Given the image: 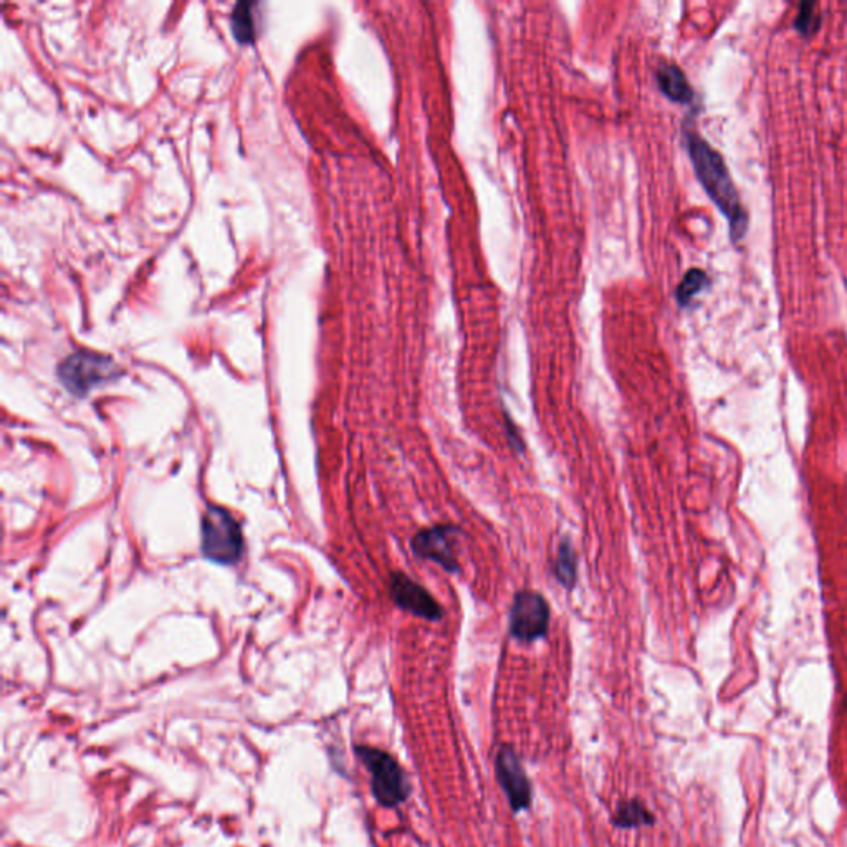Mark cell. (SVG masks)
I'll return each instance as SVG.
<instances>
[{"instance_id": "obj_8", "label": "cell", "mask_w": 847, "mask_h": 847, "mask_svg": "<svg viewBox=\"0 0 847 847\" xmlns=\"http://www.w3.org/2000/svg\"><path fill=\"white\" fill-rule=\"evenodd\" d=\"M454 528L434 527L422 530L412 540L414 553L426 560L436 561L444 570L454 573L457 571V560H455L449 543V532Z\"/></svg>"}, {"instance_id": "obj_1", "label": "cell", "mask_w": 847, "mask_h": 847, "mask_svg": "<svg viewBox=\"0 0 847 847\" xmlns=\"http://www.w3.org/2000/svg\"><path fill=\"white\" fill-rule=\"evenodd\" d=\"M687 149L697 178L718 209L727 217L733 242H738L747 232L748 216L722 156L695 133H687Z\"/></svg>"}, {"instance_id": "obj_7", "label": "cell", "mask_w": 847, "mask_h": 847, "mask_svg": "<svg viewBox=\"0 0 847 847\" xmlns=\"http://www.w3.org/2000/svg\"><path fill=\"white\" fill-rule=\"evenodd\" d=\"M497 776L512 808L515 811L527 808L532 800V791H530V783L523 771L522 763L512 748H502L498 753Z\"/></svg>"}, {"instance_id": "obj_3", "label": "cell", "mask_w": 847, "mask_h": 847, "mask_svg": "<svg viewBox=\"0 0 847 847\" xmlns=\"http://www.w3.org/2000/svg\"><path fill=\"white\" fill-rule=\"evenodd\" d=\"M356 753L371 773V788L379 803L391 808L406 800L409 785L398 761L373 747H356Z\"/></svg>"}, {"instance_id": "obj_14", "label": "cell", "mask_w": 847, "mask_h": 847, "mask_svg": "<svg viewBox=\"0 0 847 847\" xmlns=\"http://www.w3.org/2000/svg\"><path fill=\"white\" fill-rule=\"evenodd\" d=\"M801 9L803 10H801L800 17L796 20V29L801 30L804 35H808L816 30V24H813V19L818 20V17L813 12V4H803Z\"/></svg>"}, {"instance_id": "obj_13", "label": "cell", "mask_w": 847, "mask_h": 847, "mask_svg": "<svg viewBox=\"0 0 847 847\" xmlns=\"http://www.w3.org/2000/svg\"><path fill=\"white\" fill-rule=\"evenodd\" d=\"M705 283H707V275L702 270H699V268L690 270L677 288V300H679L680 305L682 307L689 305L690 300L705 287Z\"/></svg>"}, {"instance_id": "obj_2", "label": "cell", "mask_w": 847, "mask_h": 847, "mask_svg": "<svg viewBox=\"0 0 847 847\" xmlns=\"http://www.w3.org/2000/svg\"><path fill=\"white\" fill-rule=\"evenodd\" d=\"M202 551L219 565H234L244 551L242 530L227 510L212 507L202 520Z\"/></svg>"}, {"instance_id": "obj_5", "label": "cell", "mask_w": 847, "mask_h": 847, "mask_svg": "<svg viewBox=\"0 0 847 847\" xmlns=\"http://www.w3.org/2000/svg\"><path fill=\"white\" fill-rule=\"evenodd\" d=\"M550 623V608L541 594L522 591L513 601L510 631L520 641L532 642L545 636Z\"/></svg>"}, {"instance_id": "obj_11", "label": "cell", "mask_w": 847, "mask_h": 847, "mask_svg": "<svg viewBox=\"0 0 847 847\" xmlns=\"http://www.w3.org/2000/svg\"><path fill=\"white\" fill-rule=\"evenodd\" d=\"M614 823L619 828H636L642 824H652V816L641 803L627 801L619 806Z\"/></svg>"}, {"instance_id": "obj_4", "label": "cell", "mask_w": 847, "mask_h": 847, "mask_svg": "<svg viewBox=\"0 0 847 847\" xmlns=\"http://www.w3.org/2000/svg\"><path fill=\"white\" fill-rule=\"evenodd\" d=\"M58 376L70 393L85 396L96 386L116 378L118 368L108 356L91 351H78L60 364Z\"/></svg>"}, {"instance_id": "obj_10", "label": "cell", "mask_w": 847, "mask_h": 847, "mask_svg": "<svg viewBox=\"0 0 847 847\" xmlns=\"http://www.w3.org/2000/svg\"><path fill=\"white\" fill-rule=\"evenodd\" d=\"M255 5L249 2H240L235 5L230 17V25H232V34H234L237 42L242 45L252 44L257 35V25H255Z\"/></svg>"}, {"instance_id": "obj_6", "label": "cell", "mask_w": 847, "mask_h": 847, "mask_svg": "<svg viewBox=\"0 0 847 847\" xmlns=\"http://www.w3.org/2000/svg\"><path fill=\"white\" fill-rule=\"evenodd\" d=\"M391 598L399 608L427 621H439L442 618V608L432 598L431 593L414 583L409 576L393 575L391 578Z\"/></svg>"}, {"instance_id": "obj_12", "label": "cell", "mask_w": 847, "mask_h": 847, "mask_svg": "<svg viewBox=\"0 0 847 847\" xmlns=\"http://www.w3.org/2000/svg\"><path fill=\"white\" fill-rule=\"evenodd\" d=\"M555 571L561 584H565L566 588H573L576 580V555L568 540L561 543L560 553L556 558Z\"/></svg>"}, {"instance_id": "obj_9", "label": "cell", "mask_w": 847, "mask_h": 847, "mask_svg": "<svg viewBox=\"0 0 847 847\" xmlns=\"http://www.w3.org/2000/svg\"><path fill=\"white\" fill-rule=\"evenodd\" d=\"M657 82H659L662 93L675 103L687 105L694 98V91L690 88L684 72L679 67H674V65L662 67L657 72Z\"/></svg>"}]
</instances>
